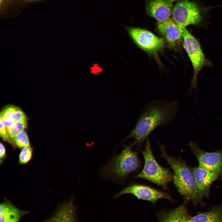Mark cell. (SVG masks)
I'll return each mask as SVG.
<instances>
[{"mask_svg":"<svg viewBox=\"0 0 222 222\" xmlns=\"http://www.w3.org/2000/svg\"><path fill=\"white\" fill-rule=\"evenodd\" d=\"M179 104L176 101L156 100L147 103L141 111L135 125L124 140L134 138L133 146L141 145L159 127L172 123L177 114Z\"/></svg>","mask_w":222,"mask_h":222,"instance_id":"obj_1","label":"cell"},{"mask_svg":"<svg viewBox=\"0 0 222 222\" xmlns=\"http://www.w3.org/2000/svg\"><path fill=\"white\" fill-rule=\"evenodd\" d=\"M161 156L173 169L174 174L173 182L178 192L185 201H190L195 206L204 203L198 198L195 181L190 168L186 162L180 158L168 155L164 146L160 145Z\"/></svg>","mask_w":222,"mask_h":222,"instance_id":"obj_2","label":"cell"},{"mask_svg":"<svg viewBox=\"0 0 222 222\" xmlns=\"http://www.w3.org/2000/svg\"><path fill=\"white\" fill-rule=\"evenodd\" d=\"M133 146L132 143L125 145L120 154L114 155L101 168V176L104 178L121 181L137 170L140 162L137 152L132 150Z\"/></svg>","mask_w":222,"mask_h":222,"instance_id":"obj_3","label":"cell"},{"mask_svg":"<svg viewBox=\"0 0 222 222\" xmlns=\"http://www.w3.org/2000/svg\"><path fill=\"white\" fill-rule=\"evenodd\" d=\"M146 141L144 149L142 151L144 159V166L142 171L134 178L146 179L166 189L168 183L173 179V175L168 169L158 164L153 155L148 138Z\"/></svg>","mask_w":222,"mask_h":222,"instance_id":"obj_4","label":"cell"},{"mask_svg":"<svg viewBox=\"0 0 222 222\" xmlns=\"http://www.w3.org/2000/svg\"><path fill=\"white\" fill-rule=\"evenodd\" d=\"M183 47L187 53L193 67L194 74L189 93L193 88L196 91L197 77L199 72L205 66L208 64L201 48L197 40L185 28L182 29Z\"/></svg>","mask_w":222,"mask_h":222,"instance_id":"obj_5","label":"cell"},{"mask_svg":"<svg viewBox=\"0 0 222 222\" xmlns=\"http://www.w3.org/2000/svg\"><path fill=\"white\" fill-rule=\"evenodd\" d=\"M172 18L181 28L197 25L201 20L199 8L195 3L188 0H179L174 6Z\"/></svg>","mask_w":222,"mask_h":222,"instance_id":"obj_6","label":"cell"},{"mask_svg":"<svg viewBox=\"0 0 222 222\" xmlns=\"http://www.w3.org/2000/svg\"><path fill=\"white\" fill-rule=\"evenodd\" d=\"M189 146L198 160L199 166L222 175V150L206 151L200 148L193 141L190 142Z\"/></svg>","mask_w":222,"mask_h":222,"instance_id":"obj_7","label":"cell"},{"mask_svg":"<svg viewBox=\"0 0 222 222\" xmlns=\"http://www.w3.org/2000/svg\"><path fill=\"white\" fill-rule=\"evenodd\" d=\"M128 33L138 46L145 51L155 52L161 49L164 45L162 39L151 32L140 28H129Z\"/></svg>","mask_w":222,"mask_h":222,"instance_id":"obj_8","label":"cell"},{"mask_svg":"<svg viewBox=\"0 0 222 222\" xmlns=\"http://www.w3.org/2000/svg\"><path fill=\"white\" fill-rule=\"evenodd\" d=\"M127 193L132 194L138 199L147 200L153 203L161 199L173 201L166 193L147 186L136 184H131L124 188L115 195V198Z\"/></svg>","mask_w":222,"mask_h":222,"instance_id":"obj_9","label":"cell"},{"mask_svg":"<svg viewBox=\"0 0 222 222\" xmlns=\"http://www.w3.org/2000/svg\"><path fill=\"white\" fill-rule=\"evenodd\" d=\"M191 169L196 184L198 198L204 203L203 199L209 196L211 184L221 174L199 166L191 168Z\"/></svg>","mask_w":222,"mask_h":222,"instance_id":"obj_10","label":"cell"},{"mask_svg":"<svg viewBox=\"0 0 222 222\" xmlns=\"http://www.w3.org/2000/svg\"><path fill=\"white\" fill-rule=\"evenodd\" d=\"M177 0H148L146 4V11L157 23L164 22L171 18L173 4Z\"/></svg>","mask_w":222,"mask_h":222,"instance_id":"obj_11","label":"cell"},{"mask_svg":"<svg viewBox=\"0 0 222 222\" xmlns=\"http://www.w3.org/2000/svg\"><path fill=\"white\" fill-rule=\"evenodd\" d=\"M157 27L159 31L171 46L175 45L183 39L182 28L172 18L163 22H157Z\"/></svg>","mask_w":222,"mask_h":222,"instance_id":"obj_12","label":"cell"},{"mask_svg":"<svg viewBox=\"0 0 222 222\" xmlns=\"http://www.w3.org/2000/svg\"><path fill=\"white\" fill-rule=\"evenodd\" d=\"M43 0H4L0 5V13L3 17L17 15L25 7Z\"/></svg>","mask_w":222,"mask_h":222,"instance_id":"obj_13","label":"cell"},{"mask_svg":"<svg viewBox=\"0 0 222 222\" xmlns=\"http://www.w3.org/2000/svg\"><path fill=\"white\" fill-rule=\"evenodd\" d=\"M157 216L159 222H189L191 217L185 203L169 211L159 212Z\"/></svg>","mask_w":222,"mask_h":222,"instance_id":"obj_14","label":"cell"},{"mask_svg":"<svg viewBox=\"0 0 222 222\" xmlns=\"http://www.w3.org/2000/svg\"><path fill=\"white\" fill-rule=\"evenodd\" d=\"M25 212L5 201L0 205V222H18Z\"/></svg>","mask_w":222,"mask_h":222,"instance_id":"obj_15","label":"cell"},{"mask_svg":"<svg viewBox=\"0 0 222 222\" xmlns=\"http://www.w3.org/2000/svg\"><path fill=\"white\" fill-rule=\"evenodd\" d=\"M189 222H222V205L212 207L205 212L191 217Z\"/></svg>","mask_w":222,"mask_h":222,"instance_id":"obj_16","label":"cell"},{"mask_svg":"<svg viewBox=\"0 0 222 222\" xmlns=\"http://www.w3.org/2000/svg\"><path fill=\"white\" fill-rule=\"evenodd\" d=\"M72 201L66 203L48 222H76Z\"/></svg>","mask_w":222,"mask_h":222,"instance_id":"obj_17","label":"cell"},{"mask_svg":"<svg viewBox=\"0 0 222 222\" xmlns=\"http://www.w3.org/2000/svg\"><path fill=\"white\" fill-rule=\"evenodd\" d=\"M1 113L10 118L14 122L27 121V117L25 114L20 109L16 106H8Z\"/></svg>","mask_w":222,"mask_h":222,"instance_id":"obj_18","label":"cell"},{"mask_svg":"<svg viewBox=\"0 0 222 222\" xmlns=\"http://www.w3.org/2000/svg\"><path fill=\"white\" fill-rule=\"evenodd\" d=\"M33 151V148L31 146L22 148L18 155L19 164L24 165L28 163L32 158Z\"/></svg>","mask_w":222,"mask_h":222,"instance_id":"obj_19","label":"cell"},{"mask_svg":"<svg viewBox=\"0 0 222 222\" xmlns=\"http://www.w3.org/2000/svg\"><path fill=\"white\" fill-rule=\"evenodd\" d=\"M27 124V121L14 122L7 129L8 133L12 140L17 134L24 130Z\"/></svg>","mask_w":222,"mask_h":222,"instance_id":"obj_20","label":"cell"},{"mask_svg":"<svg viewBox=\"0 0 222 222\" xmlns=\"http://www.w3.org/2000/svg\"><path fill=\"white\" fill-rule=\"evenodd\" d=\"M12 141L16 146L19 148L31 146L28 137L24 130L17 134L13 139Z\"/></svg>","mask_w":222,"mask_h":222,"instance_id":"obj_21","label":"cell"},{"mask_svg":"<svg viewBox=\"0 0 222 222\" xmlns=\"http://www.w3.org/2000/svg\"><path fill=\"white\" fill-rule=\"evenodd\" d=\"M0 135L2 139L5 141L12 145L14 148H15L16 146L10 137L7 129L0 122Z\"/></svg>","mask_w":222,"mask_h":222,"instance_id":"obj_22","label":"cell"},{"mask_svg":"<svg viewBox=\"0 0 222 222\" xmlns=\"http://www.w3.org/2000/svg\"><path fill=\"white\" fill-rule=\"evenodd\" d=\"M14 122L10 118L5 116L0 113V122L3 124L7 129Z\"/></svg>","mask_w":222,"mask_h":222,"instance_id":"obj_23","label":"cell"},{"mask_svg":"<svg viewBox=\"0 0 222 222\" xmlns=\"http://www.w3.org/2000/svg\"><path fill=\"white\" fill-rule=\"evenodd\" d=\"M6 157V150L4 145L1 142L0 143V164H1Z\"/></svg>","mask_w":222,"mask_h":222,"instance_id":"obj_24","label":"cell"},{"mask_svg":"<svg viewBox=\"0 0 222 222\" xmlns=\"http://www.w3.org/2000/svg\"><path fill=\"white\" fill-rule=\"evenodd\" d=\"M4 0H0V5L3 2Z\"/></svg>","mask_w":222,"mask_h":222,"instance_id":"obj_25","label":"cell"}]
</instances>
